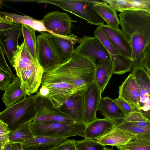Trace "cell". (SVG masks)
<instances>
[{
    "instance_id": "1",
    "label": "cell",
    "mask_w": 150,
    "mask_h": 150,
    "mask_svg": "<svg viewBox=\"0 0 150 150\" xmlns=\"http://www.w3.org/2000/svg\"><path fill=\"white\" fill-rule=\"evenodd\" d=\"M118 16L121 30L132 48V69L138 67L150 52V11L127 9L120 11Z\"/></svg>"
},
{
    "instance_id": "2",
    "label": "cell",
    "mask_w": 150,
    "mask_h": 150,
    "mask_svg": "<svg viewBox=\"0 0 150 150\" xmlns=\"http://www.w3.org/2000/svg\"><path fill=\"white\" fill-rule=\"evenodd\" d=\"M96 59L74 52L71 58L54 70L44 72L42 83L66 82L77 91H83L94 81Z\"/></svg>"
},
{
    "instance_id": "3",
    "label": "cell",
    "mask_w": 150,
    "mask_h": 150,
    "mask_svg": "<svg viewBox=\"0 0 150 150\" xmlns=\"http://www.w3.org/2000/svg\"><path fill=\"white\" fill-rule=\"evenodd\" d=\"M12 67L21 81V88L28 96L37 93L41 85L44 72L38 61L28 50L24 41L15 53Z\"/></svg>"
},
{
    "instance_id": "4",
    "label": "cell",
    "mask_w": 150,
    "mask_h": 150,
    "mask_svg": "<svg viewBox=\"0 0 150 150\" xmlns=\"http://www.w3.org/2000/svg\"><path fill=\"white\" fill-rule=\"evenodd\" d=\"M36 95L27 97L0 112V120L6 123L11 130L32 121L38 114L35 102Z\"/></svg>"
},
{
    "instance_id": "5",
    "label": "cell",
    "mask_w": 150,
    "mask_h": 150,
    "mask_svg": "<svg viewBox=\"0 0 150 150\" xmlns=\"http://www.w3.org/2000/svg\"><path fill=\"white\" fill-rule=\"evenodd\" d=\"M100 1L45 0L37 1L39 3H47L56 6L88 21L91 24L100 26L105 21L94 9V5Z\"/></svg>"
},
{
    "instance_id": "6",
    "label": "cell",
    "mask_w": 150,
    "mask_h": 150,
    "mask_svg": "<svg viewBox=\"0 0 150 150\" xmlns=\"http://www.w3.org/2000/svg\"><path fill=\"white\" fill-rule=\"evenodd\" d=\"M34 135L68 137L78 136L84 138L86 125L84 123L31 122Z\"/></svg>"
},
{
    "instance_id": "7",
    "label": "cell",
    "mask_w": 150,
    "mask_h": 150,
    "mask_svg": "<svg viewBox=\"0 0 150 150\" xmlns=\"http://www.w3.org/2000/svg\"><path fill=\"white\" fill-rule=\"evenodd\" d=\"M94 36L98 38L109 52L113 66L112 74H122L132 69L133 61L122 55L115 49L99 26L95 30Z\"/></svg>"
},
{
    "instance_id": "8",
    "label": "cell",
    "mask_w": 150,
    "mask_h": 150,
    "mask_svg": "<svg viewBox=\"0 0 150 150\" xmlns=\"http://www.w3.org/2000/svg\"><path fill=\"white\" fill-rule=\"evenodd\" d=\"M74 52L82 55L95 59L96 62L111 60L110 55L100 40L95 37L84 35ZM96 62V63H97Z\"/></svg>"
},
{
    "instance_id": "9",
    "label": "cell",
    "mask_w": 150,
    "mask_h": 150,
    "mask_svg": "<svg viewBox=\"0 0 150 150\" xmlns=\"http://www.w3.org/2000/svg\"><path fill=\"white\" fill-rule=\"evenodd\" d=\"M42 21L49 33L63 36L71 33L72 23L77 21L72 20L68 13L58 11L48 13Z\"/></svg>"
},
{
    "instance_id": "10",
    "label": "cell",
    "mask_w": 150,
    "mask_h": 150,
    "mask_svg": "<svg viewBox=\"0 0 150 150\" xmlns=\"http://www.w3.org/2000/svg\"><path fill=\"white\" fill-rule=\"evenodd\" d=\"M40 33L47 39L62 64L71 58L74 52V45L80 41V39L73 33L63 36Z\"/></svg>"
},
{
    "instance_id": "11",
    "label": "cell",
    "mask_w": 150,
    "mask_h": 150,
    "mask_svg": "<svg viewBox=\"0 0 150 150\" xmlns=\"http://www.w3.org/2000/svg\"><path fill=\"white\" fill-rule=\"evenodd\" d=\"M37 38V58L44 72L53 70L62 64L47 38L41 33Z\"/></svg>"
},
{
    "instance_id": "12",
    "label": "cell",
    "mask_w": 150,
    "mask_h": 150,
    "mask_svg": "<svg viewBox=\"0 0 150 150\" xmlns=\"http://www.w3.org/2000/svg\"><path fill=\"white\" fill-rule=\"evenodd\" d=\"M83 93L84 122L86 125L98 118L96 114L99 110L102 93L94 81L83 91Z\"/></svg>"
},
{
    "instance_id": "13",
    "label": "cell",
    "mask_w": 150,
    "mask_h": 150,
    "mask_svg": "<svg viewBox=\"0 0 150 150\" xmlns=\"http://www.w3.org/2000/svg\"><path fill=\"white\" fill-rule=\"evenodd\" d=\"M140 94L139 85L131 72L119 86L118 97L128 104L133 112H139Z\"/></svg>"
},
{
    "instance_id": "14",
    "label": "cell",
    "mask_w": 150,
    "mask_h": 150,
    "mask_svg": "<svg viewBox=\"0 0 150 150\" xmlns=\"http://www.w3.org/2000/svg\"><path fill=\"white\" fill-rule=\"evenodd\" d=\"M83 91H78L68 98L58 108L76 122L84 123Z\"/></svg>"
},
{
    "instance_id": "15",
    "label": "cell",
    "mask_w": 150,
    "mask_h": 150,
    "mask_svg": "<svg viewBox=\"0 0 150 150\" xmlns=\"http://www.w3.org/2000/svg\"><path fill=\"white\" fill-rule=\"evenodd\" d=\"M21 33V26L0 31V47L6 55L11 66L15 53L19 45L18 41Z\"/></svg>"
},
{
    "instance_id": "16",
    "label": "cell",
    "mask_w": 150,
    "mask_h": 150,
    "mask_svg": "<svg viewBox=\"0 0 150 150\" xmlns=\"http://www.w3.org/2000/svg\"><path fill=\"white\" fill-rule=\"evenodd\" d=\"M99 26L119 52L124 57L132 60L131 46L121 30L112 28L107 25L103 24Z\"/></svg>"
},
{
    "instance_id": "17",
    "label": "cell",
    "mask_w": 150,
    "mask_h": 150,
    "mask_svg": "<svg viewBox=\"0 0 150 150\" xmlns=\"http://www.w3.org/2000/svg\"><path fill=\"white\" fill-rule=\"evenodd\" d=\"M136 134L123 130L115 126L107 134L96 140L104 146H117L126 144Z\"/></svg>"
},
{
    "instance_id": "18",
    "label": "cell",
    "mask_w": 150,
    "mask_h": 150,
    "mask_svg": "<svg viewBox=\"0 0 150 150\" xmlns=\"http://www.w3.org/2000/svg\"><path fill=\"white\" fill-rule=\"evenodd\" d=\"M48 86L49 93L46 97L49 98L59 108L64 103L65 101L74 93L77 91L71 85L64 86L57 83H42Z\"/></svg>"
},
{
    "instance_id": "19",
    "label": "cell",
    "mask_w": 150,
    "mask_h": 150,
    "mask_svg": "<svg viewBox=\"0 0 150 150\" xmlns=\"http://www.w3.org/2000/svg\"><path fill=\"white\" fill-rule=\"evenodd\" d=\"M21 79L17 76L4 90L1 100L6 108L18 102L27 96L25 92L21 88Z\"/></svg>"
},
{
    "instance_id": "20",
    "label": "cell",
    "mask_w": 150,
    "mask_h": 150,
    "mask_svg": "<svg viewBox=\"0 0 150 150\" xmlns=\"http://www.w3.org/2000/svg\"><path fill=\"white\" fill-rule=\"evenodd\" d=\"M115 126L113 122L105 118H98L86 125L84 138L96 140L107 134Z\"/></svg>"
},
{
    "instance_id": "21",
    "label": "cell",
    "mask_w": 150,
    "mask_h": 150,
    "mask_svg": "<svg viewBox=\"0 0 150 150\" xmlns=\"http://www.w3.org/2000/svg\"><path fill=\"white\" fill-rule=\"evenodd\" d=\"M105 118L117 125L124 120V116L114 102L113 99L108 97L101 98L99 110Z\"/></svg>"
},
{
    "instance_id": "22",
    "label": "cell",
    "mask_w": 150,
    "mask_h": 150,
    "mask_svg": "<svg viewBox=\"0 0 150 150\" xmlns=\"http://www.w3.org/2000/svg\"><path fill=\"white\" fill-rule=\"evenodd\" d=\"M67 138L34 135L21 143L27 147L40 150H50L62 143Z\"/></svg>"
},
{
    "instance_id": "23",
    "label": "cell",
    "mask_w": 150,
    "mask_h": 150,
    "mask_svg": "<svg viewBox=\"0 0 150 150\" xmlns=\"http://www.w3.org/2000/svg\"><path fill=\"white\" fill-rule=\"evenodd\" d=\"M111 59L96 63L94 81L102 93L105 89L112 74Z\"/></svg>"
},
{
    "instance_id": "24",
    "label": "cell",
    "mask_w": 150,
    "mask_h": 150,
    "mask_svg": "<svg viewBox=\"0 0 150 150\" xmlns=\"http://www.w3.org/2000/svg\"><path fill=\"white\" fill-rule=\"evenodd\" d=\"M0 15L8 20L29 26L40 32H47L42 20H37L26 15L1 11Z\"/></svg>"
},
{
    "instance_id": "25",
    "label": "cell",
    "mask_w": 150,
    "mask_h": 150,
    "mask_svg": "<svg viewBox=\"0 0 150 150\" xmlns=\"http://www.w3.org/2000/svg\"><path fill=\"white\" fill-rule=\"evenodd\" d=\"M93 8L110 27L119 30V19L116 12L103 0L96 3Z\"/></svg>"
},
{
    "instance_id": "26",
    "label": "cell",
    "mask_w": 150,
    "mask_h": 150,
    "mask_svg": "<svg viewBox=\"0 0 150 150\" xmlns=\"http://www.w3.org/2000/svg\"><path fill=\"white\" fill-rule=\"evenodd\" d=\"M33 121L35 122H76L70 117L62 112L59 108L55 111L47 114L37 115Z\"/></svg>"
},
{
    "instance_id": "27",
    "label": "cell",
    "mask_w": 150,
    "mask_h": 150,
    "mask_svg": "<svg viewBox=\"0 0 150 150\" xmlns=\"http://www.w3.org/2000/svg\"><path fill=\"white\" fill-rule=\"evenodd\" d=\"M21 30L24 41L26 47L33 57L38 60L37 56V38L35 35V30L29 26L21 24Z\"/></svg>"
},
{
    "instance_id": "28",
    "label": "cell",
    "mask_w": 150,
    "mask_h": 150,
    "mask_svg": "<svg viewBox=\"0 0 150 150\" xmlns=\"http://www.w3.org/2000/svg\"><path fill=\"white\" fill-rule=\"evenodd\" d=\"M29 122L11 131L9 135L10 142L11 143H21L24 141L33 137L34 135Z\"/></svg>"
},
{
    "instance_id": "29",
    "label": "cell",
    "mask_w": 150,
    "mask_h": 150,
    "mask_svg": "<svg viewBox=\"0 0 150 150\" xmlns=\"http://www.w3.org/2000/svg\"><path fill=\"white\" fill-rule=\"evenodd\" d=\"M117 147L132 150H150V135L136 134L126 144Z\"/></svg>"
},
{
    "instance_id": "30",
    "label": "cell",
    "mask_w": 150,
    "mask_h": 150,
    "mask_svg": "<svg viewBox=\"0 0 150 150\" xmlns=\"http://www.w3.org/2000/svg\"><path fill=\"white\" fill-rule=\"evenodd\" d=\"M103 1L112 8L115 11L133 9H145L139 0H103Z\"/></svg>"
},
{
    "instance_id": "31",
    "label": "cell",
    "mask_w": 150,
    "mask_h": 150,
    "mask_svg": "<svg viewBox=\"0 0 150 150\" xmlns=\"http://www.w3.org/2000/svg\"><path fill=\"white\" fill-rule=\"evenodd\" d=\"M36 96L35 102L38 115L47 114L58 109L49 98L37 94Z\"/></svg>"
},
{
    "instance_id": "32",
    "label": "cell",
    "mask_w": 150,
    "mask_h": 150,
    "mask_svg": "<svg viewBox=\"0 0 150 150\" xmlns=\"http://www.w3.org/2000/svg\"><path fill=\"white\" fill-rule=\"evenodd\" d=\"M132 73L134 75L138 83L147 91L150 98V76L143 66L133 69ZM147 119L150 120V113Z\"/></svg>"
},
{
    "instance_id": "33",
    "label": "cell",
    "mask_w": 150,
    "mask_h": 150,
    "mask_svg": "<svg viewBox=\"0 0 150 150\" xmlns=\"http://www.w3.org/2000/svg\"><path fill=\"white\" fill-rule=\"evenodd\" d=\"M138 84L140 90L139 112L147 119L150 113V98L146 90L141 84Z\"/></svg>"
},
{
    "instance_id": "34",
    "label": "cell",
    "mask_w": 150,
    "mask_h": 150,
    "mask_svg": "<svg viewBox=\"0 0 150 150\" xmlns=\"http://www.w3.org/2000/svg\"><path fill=\"white\" fill-rule=\"evenodd\" d=\"M75 143L76 150H104L105 147L96 140L86 138Z\"/></svg>"
},
{
    "instance_id": "35",
    "label": "cell",
    "mask_w": 150,
    "mask_h": 150,
    "mask_svg": "<svg viewBox=\"0 0 150 150\" xmlns=\"http://www.w3.org/2000/svg\"><path fill=\"white\" fill-rule=\"evenodd\" d=\"M115 126L123 130L135 134H142L150 135V129L130 124L124 120L122 122Z\"/></svg>"
},
{
    "instance_id": "36",
    "label": "cell",
    "mask_w": 150,
    "mask_h": 150,
    "mask_svg": "<svg viewBox=\"0 0 150 150\" xmlns=\"http://www.w3.org/2000/svg\"><path fill=\"white\" fill-rule=\"evenodd\" d=\"M11 132L8 125L0 120V150L3 148L7 143L10 142L9 135Z\"/></svg>"
},
{
    "instance_id": "37",
    "label": "cell",
    "mask_w": 150,
    "mask_h": 150,
    "mask_svg": "<svg viewBox=\"0 0 150 150\" xmlns=\"http://www.w3.org/2000/svg\"><path fill=\"white\" fill-rule=\"evenodd\" d=\"M113 100L122 113L125 117L133 112L132 109L128 104L122 98L118 97L113 99Z\"/></svg>"
},
{
    "instance_id": "38",
    "label": "cell",
    "mask_w": 150,
    "mask_h": 150,
    "mask_svg": "<svg viewBox=\"0 0 150 150\" xmlns=\"http://www.w3.org/2000/svg\"><path fill=\"white\" fill-rule=\"evenodd\" d=\"M0 70L3 71L12 80L15 76L11 69L7 64L2 49L0 47Z\"/></svg>"
},
{
    "instance_id": "39",
    "label": "cell",
    "mask_w": 150,
    "mask_h": 150,
    "mask_svg": "<svg viewBox=\"0 0 150 150\" xmlns=\"http://www.w3.org/2000/svg\"><path fill=\"white\" fill-rule=\"evenodd\" d=\"M76 140L68 139L50 150H76Z\"/></svg>"
},
{
    "instance_id": "40",
    "label": "cell",
    "mask_w": 150,
    "mask_h": 150,
    "mask_svg": "<svg viewBox=\"0 0 150 150\" xmlns=\"http://www.w3.org/2000/svg\"><path fill=\"white\" fill-rule=\"evenodd\" d=\"M21 25L8 20L0 15V31L20 27Z\"/></svg>"
},
{
    "instance_id": "41",
    "label": "cell",
    "mask_w": 150,
    "mask_h": 150,
    "mask_svg": "<svg viewBox=\"0 0 150 150\" xmlns=\"http://www.w3.org/2000/svg\"><path fill=\"white\" fill-rule=\"evenodd\" d=\"M12 79L8 74L0 70V89L4 91L7 88Z\"/></svg>"
},
{
    "instance_id": "42",
    "label": "cell",
    "mask_w": 150,
    "mask_h": 150,
    "mask_svg": "<svg viewBox=\"0 0 150 150\" xmlns=\"http://www.w3.org/2000/svg\"><path fill=\"white\" fill-rule=\"evenodd\" d=\"M150 76V52L146 56L142 65Z\"/></svg>"
},
{
    "instance_id": "43",
    "label": "cell",
    "mask_w": 150,
    "mask_h": 150,
    "mask_svg": "<svg viewBox=\"0 0 150 150\" xmlns=\"http://www.w3.org/2000/svg\"><path fill=\"white\" fill-rule=\"evenodd\" d=\"M11 143V150H27L21 143Z\"/></svg>"
},
{
    "instance_id": "44",
    "label": "cell",
    "mask_w": 150,
    "mask_h": 150,
    "mask_svg": "<svg viewBox=\"0 0 150 150\" xmlns=\"http://www.w3.org/2000/svg\"><path fill=\"white\" fill-rule=\"evenodd\" d=\"M139 1L144 5L146 9L150 11V0H140Z\"/></svg>"
},
{
    "instance_id": "45",
    "label": "cell",
    "mask_w": 150,
    "mask_h": 150,
    "mask_svg": "<svg viewBox=\"0 0 150 150\" xmlns=\"http://www.w3.org/2000/svg\"><path fill=\"white\" fill-rule=\"evenodd\" d=\"M1 150H11V143L10 142L7 143Z\"/></svg>"
},
{
    "instance_id": "46",
    "label": "cell",
    "mask_w": 150,
    "mask_h": 150,
    "mask_svg": "<svg viewBox=\"0 0 150 150\" xmlns=\"http://www.w3.org/2000/svg\"><path fill=\"white\" fill-rule=\"evenodd\" d=\"M26 149L27 150H40L37 149H34L33 148H30V147H27L25 146Z\"/></svg>"
},
{
    "instance_id": "47",
    "label": "cell",
    "mask_w": 150,
    "mask_h": 150,
    "mask_svg": "<svg viewBox=\"0 0 150 150\" xmlns=\"http://www.w3.org/2000/svg\"><path fill=\"white\" fill-rule=\"evenodd\" d=\"M117 149L120 150H132L128 149L122 148L118 147H117Z\"/></svg>"
}]
</instances>
